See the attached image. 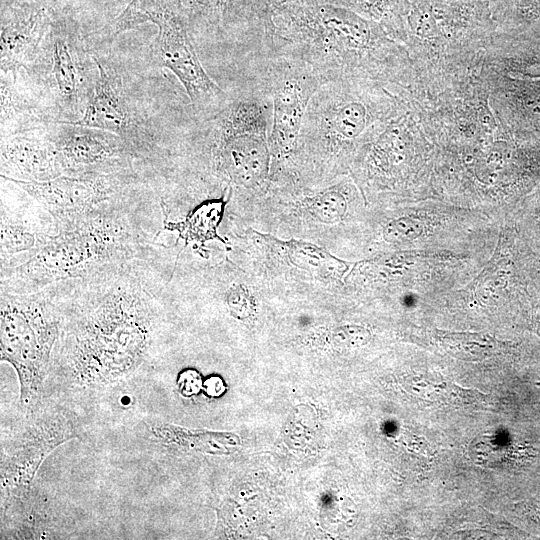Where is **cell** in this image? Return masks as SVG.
Here are the masks:
<instances>
[{"mask_svg": "<svg viewBox=\"0 0 540 540\" xmlns=\"http://www.w3.org/2000/svg\"><path fill=\"white\" fill-rule=\"evenodd\" d=\"M5 157L21 173L31 177V181H45L57 177L55 154L35 142L17 139L6 146Z\"/></svg>", "mask_w": 540, "mask_h": 540, "instance_id": "obj_14", "label": "cell"}, {"mask_svg": "<svg viewBox=\"0 0 540 540\" xmlns=\"http://www.w3.org/2000/svg\"><path fill=\"white\" fill-rule=\"evenodd\" d=\"M370 117L368 105L350 95L340 80L326 82L308 104L293 154L333 155L365 131Z\"/></svg>", "mask_w": 540, "mask_h": 540, "instance_id": "obj_6", "label": "cell"}, {"mask_svg": "<svg viewBox=\"0 0 540 540\" xmlns=\"http://www.w3.org/2000/svg\"><path fill=\"white\" fill-rule=\"evenodd\" d=\"M227 304L231 311L240 314L250 310L253 305L251 293L243 285L235 286L227 294Z\"/></svg>", "mask_w": 540, "mask_h": 540, "instance_id": "obj_21", "label": "cell"}, {"mask_svg": "<svg viewBox=\"0 0 540 540\" xmlns=\"http://www.w3.org/2000/svg\"><path fill=\"white\" fill-rule=\"evenodd\" d=\"M69 433L68 427L59 420L48 419L32 427L2 465L5 485L29 483L45 456L62 441L69 439Z\"/></svg>", "mask_w": 540, "mask_h": 540, "instance_id": "obj_8", "label": "cell"}, {"mask_svg": "<svg viewBox=\"0 0 540 540\" xmlns=\"http://www.w3.org/2000/svg\"><path fill=\"white\" fill-rule=\"evenodd\" d=\"M152 22L158 27L155 52L158 63L170 70L199 113L215 114L232 97L204 69L188 30L179 0H130L114 22V33Z\"/></svg>", "mask_w": 540, "mask_h": 540, "instance_id": "obj_2", "label": "cell"}, {"mask_svg": "<svg viewBox=\"0 0 540 540\" xmlns=\"http://www.w3.org/2000/svg\"><path fill=\"white\" fill-rule=\"evenodd\" d=\"M53 74L60 94L71 99L77 94V71L67 42L57 37L53 43Z\"/></svg>", "mask_w": 540, "mask_h": 540, "instance_id": "obj_17", "label": "cell"}, {"mask_svg": "<svg viewBox=\"0 0 540 540\" xmlns=\"http://www.w3.org/2000/svg\"><path fill=\"white\" fill-rule=\"evenodd\" d=\"M268 95L251 83L212 115L220 169L246 189L262 186L270 172Z\"/></svg>", "mask_w": 540, "mask_h": 540, "instance_id": "obj_3", "label": "cell"}, {"mask_svg": "<svg viewBox=\"0 0 540 540\" xmlns=\"http://www.w3.org/2000/svg\"><path fill=\"white\" fill-rule=\"evenodd\" d=\"M253 68L252 82L271 102V155L286 162L296 149L308 104L325 81L305 62L284 56L260 59Z\"/></svg>", "mask_w": 540, "mask_h": 540, "instance_id": "obj_5", "label": "cell"}, {"mask_svg": "<svg viewBox=\"0 0 540 540\" xmlns=\"http://www.w3.org/2000/svg\"><path fill=\"white\" fill-rule=\"evenodd\" d=\"M287 256L297 268L323 276L340 278L348 269L347 264L314 244L291 240L285 242Z\"/></svg>", "mask_w": 540, "mask_h": 540, "instance_id": "obj_15", "label": "cell"}, {"mask_svg": "<svg viewBox=\"0 0 540 540\" xmlns=\"http://www.w3.org/2000/svg\"><path fill=\"white\" fill-rule=\"evenodd\" d=\"M227 201L222 198L208 199L196 206L182 222H169L167 229L178 231L187 242L204 243L211 239H220L216 230L223 217Z\"/></svg>", "mask_w": 540, "mask_h": 540, "instance_id": "obj_13", "label": "cell"}, {"mask_svg": "<svg viewBox=\"0 0 540 540\" xmlns=\"http://www.w3.org/2000/svg\"><path fill=\"white\" fill-rule=\"evenodd\" d=\"M58 322L52 311L35 300L2 301L0 313L1 360L12 365L19 380L20 402L30 406L38 399Z\"/></svg>", "mask_w": 540, "mask_h": 540, "instance_id": "obj_4", "label": "cell"}, {"mask_svg": "<svg viewBox=\"0 0 540 540\" xmlns=\"http://www.w3.org/2000/svg\"><path fill=\"white\" fill-rule=\"evenodd\" d=\"M421 221L410 217H400L389 222L384 228V238L391 243H405L418 238L423 233Z\"/></svg>", "mask_w": 540, "mask_h": 540, "instance_id": "obj_18", "label": "cell"}, {"mask_svg": "<svg viewBox=\"0 0 540 540\" xmlns=\"http://www.w3.org/2000/svg\"><path fill=\"white\" fill-rule=\"evenodd\" d=\"M150 339L142 301L119 291L106 296L78 324L70 352L73 377L83 385L113 382L140 363Z\"/></svg>", "mask_w": 540, "mask_h": 540, "instance_id": "obj_1", "label": "cell"}, {"mask_svg": "<svg viewBox=\"0 0 540 540\" xmlns=\"http://www.w3.org/2000/svg\"><path fill=\"white\" fill-rule=\"evenodd\" d=\"M47 18L43 9L24 6L11 11L1 24V69L14 71L35 52Z\"/></svg>", "mask_w": 540, "mask_h": 540, "instance_id": "obj_9", "label": "cell"}, {"mask_svg": "<svg viewBox=\"0 0 540 540\" xmlns=\"http://www.w3.org/2000/svg\"><path fill=\"white\" fill-rule=\"evenodd\" d=\"M93 58L97 65L98 78L83 116L75 121H58L57 123L122 133L130 125V116L125 102L103 65L97 58Z\"/></svg>", "mask_w": 540, "mask_h": 540, "instance_id": "obj_10", "label": "cell"}, {"mask_svg": "<svg viewBox=\"0 0 540 540\" xmlns=\"http://www.w3.org/2000/svg\"><path fill=\"white\" fill-rule=\"evenodd\" d=\"M51 242L47 248L31 262L32 266L48 267L50 269L65 270L83 264L91 255L95 240L86 234L69 233Z\"/></svg>", "mask_w": 540, "mask_h": 540, "instance_id": "obj_12", "label": "cell"}, {"mask_svg": "<svg viewBox=\"0 0 540 540\" xmlns=\"http://www.w3.org/2000/svg\"><path fill=\"white\" fill-rule=\"evenodd\" d=\"M304 205L319 222L334 224L340 222L347 211V200L337 188H328L306 197Z\"/></svg>", "mask_w": 540, "mask_h": 540, "instance_id": "obj_16", "label": "cell"}, {"mask_svg": "<svg viewBox=\"0 0 540 540\" xmlns=\"http://www.w3.org/2000/svg\"><path fill=\"white\" fill-rule=\"evenodd\" d=\"M69 125L57 148L60 157L68 163L92 165L104 162L116 154L115 135L99 129Z\"/></svg>", "mask_w": 540, "mask_h": 540, "instance_id": "obj_11", "label": "cell"}, {"mask_svg": "<svg viewBox=\"0 0 540 540\" xmlns=\"http://www.w3.org/2000/svg\"><path fill=\"white\" fill-rule=\"evenodd\" d=\"M34 237L25 229L12 225H3L1 227V245L2 251L6 253L21 252L31 248L34 245Z\"/></svg>", "mask_w": 540, "mask_h": 540, "instance_id": "obj_19", "label": "cell"}, {"mask_svg": "<svg viewBox=\"0 0 540 540\" xmlns=\"http://www.w3.org/2000/svg\"><path fill=\"white\" fill-rule=\"evenodd\" d=\"M203 386L205 393L211 397L220 396L225 390L222 379L217 376L209 377Z\"/></svg>", "mask_w": 540, "mask_h": 540, "instance_id": "obj_24", "label": "cell"}, {"mask_svg": "<svg viewBox=\"0 0 540 540\" xmlns=\"http://www.w3.org/2000/svg\"><path fill=\"white\" fill-rule=\"evenodd\" d=\"M330 4L339 6L347 5L366 14L382 17L386 15L391 7L392 0H324Z\"/></svg>", "mask_w": 540, "mask_h": 540, "instance_id": "obj_20", "label": "cell"}, {"mask_svg": "<svg viewBox=\"0 0 540 540\" xmlns=\"http://www.w3.org/2000/svg\"><path fill=\"white\" fill-rule=\"evenodd\" d=\"M197 5L204 11L221 19L230 8L232 0H195Z\"/></svg>", "mask_w": 540, "mask_h": 540, "instance_id": "obj_23", "label": "cell"}, {"mask_svg": "<svg viewBox=\"0 0 540 540\" xmlns=\"http://www.w3.org/2000/svg\"><path fill=\"white\" fill-rule=\"evenodd\" d=\"M178 386L181 393L186 396H191L198 393L202 387L200 374L192 369L184 370L179 374Z\"/></svg>", "mask_w": 540, "mask_h": 540, "instance_id": "obj_22", "label": "cell"}, {"mask_svg": "<svg viewBox=\"0 0 540 540\" xmlns=\"http://www.w3.org/2000/svg\"><path fill=\"white\" fill-rule=\"evenodd\" d=\"M59 216L85 212L101 202L108 186L101 179L57 176L45 181L8 179Z\"/></svg>", "mask_w": 540, "mask_h": 540, "instance_id": "obj_7", "label": "cell"}]
</instances>
